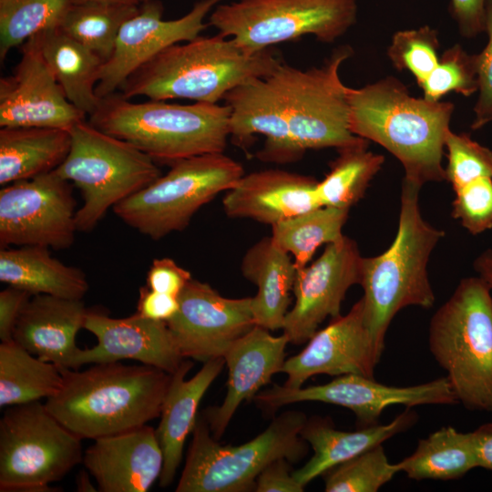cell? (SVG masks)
<instances>
[{
	"instance_id": "cell-27",
	"label": "cell",
	"mask_w": 492,
	"mask_h": 492,
	"mask_svg": "<svg viewBox=\"0 0 492 492\" xmlns=\"http://www.w3.org/2000/svg\"><path fill=\"white\" fill-rule=\"evenodd\" d=\"M416 419L417 415L408 409L386 425L375 424L354 431L338 430L323 418L306 422L301 436L312 446L313 456L293 471V477L305 487L333 467L409 429Z\"/></svg>"
},
{
	"instance_id": "cell-28",
	"label": "cell",
	"mask_w": 492,
	"mask_h": 492,
	"mask_svg": "<svg viewBox=\"0 0 492 492\" xmlns=\"http://www.w3.org/2000/svg\"><path fill=\"white\" fill-rule=\"evenodd\" d=\"M241 270L258 289L251 297L255 325L269 331L282 329L297 272L289 253L271 236L264 237L247 250Z\"/></svg>"
},
{
	"instance_id": "cell-23",
	"label": "cell",
	"mask_w": 492,
	"mask_h": 492,
	"mask_svg": "<svg viewBox=\"0 0 492 492\" xmlns=\"http://www.w3.org/2000/svg\"><path fill=\"white\" fill-rule=\"evenodd\" d=\"M313 177L269 169L243 174L222 200L230 218H246L271 226L322 207Z\"/></svg>"
},
{
	"instance_id": "cell-52",
	"label": "cell",
	"mask_w": 492,
	"mask_h": 492,
	"mask_svg": "<svg viewBox=\"0 0 492 492\" xmlns=\"http://www.w3.org/2000/svg\"><path fill=\"white\" fill-rule=\"evenodd\" d=\"M82 2H104V3H124V4L136 3V4H140L138 0H77V3H82Z\"/></svg>"
},
{
	"instance_id": "cell-5",
	"label": "cell",
	"mask_w": 492,
	"mask_h": 492,
	"mask_svg": "<svg viewBox=\"0 0 492 492\" xmlns=\"http://www.w3.org/2000/svg\"><path fill=\"white\" fill-rule=\"evenodd\" d=\"M228 105L164 100L134 103L114 92L102 97L89 123L155 160L170 163L199 155L223 153L230 136Z\"/></svg>"
},
{
	"instance_id": "cell-34",
	"label": "cell",
	"mask_w": 492,
	"mask_h": 492,
	"mask_svg": "<svg viewBox=\"0 0 492 492\" xmlns=\"http://www.w3.org/2000/svg\"><path fill=\"white\" fill-rule=\"evenodd\" d=\"M349 210L322 206L272 226V240L292 254L298 269L308 265L316 250L338 241Z\"/></svg>"
},
{
	"instance_id": "cell-51",
	"label": "cell",
	"mask_w": 492,
	"mask_h": 492,
	"mask_svg": "<svg viewBox=\"0 0 492 492\" xmlns=\"http://www.w3.org/2000/svg\"><path fill=\"white\" fill-rule=\"evenodd\" d=\"M92 476L86 470H80L76 477V489L79 492H95L98 489L91 482Z\"/></svg>"
},
{
	"instance_id": "cell-7",
	"label": "cell",
	"mask_w": 492,
	"mask_h": 492,
	"mask_svg": "<svg viewBox=\"0 0 492 492\" xmlns=\"http://www.w3.org/2000/svg\"><path fill=\"white\" fill-rule=\"evenodd\" d=\"M306 422L304 414L286 411L253 439L231 446L220 444L198 417L175 491H254L257 477L270 463L295 462L306 455L307 442L301 436Z\"/></svg>"
},
{
	"instance_id": "cell-37",
	"label": "cell",
	"mask_w": 492,
	"mask_h": 492,
	"mask_svg": "<svg viewBox=\"0 0 492 492\" xmlns=\"http://www.w3.org/2000/svg\"><path fill=\"white\" fill-rule=\"evenodd\" d=\"M77 0H0V58L30 37L59 27Z\"/></svg>"
},
{
	"instance_id": "cell-49",
	"label": "cell",
	"mask_w": 492,
	"mask_h": 492,
	"mask_svg": "<svg viewBox=\"0 0 492 492\" xmlns=\"http://www.w3.org/2000/svg\"><path fill=\"white\" fill-rule=\"evenodd\" d=\"M472 433L478 467L492 471V423L481 425Z\"/></svg>"
},
{
	"instance_id": "cell-30",
	"label": "cell",
	"mask_w": 492,
	"mask_h": 492,
	"mask_svg": "<svg viewBox=\"0 0 492 492\" xmlns=\"http://www.w3.org/2000/svg\"><path fill=\"white\" fill-rule=\"evenodd\" d=\"M34 37L67 98L85 115H92L101 100L96 86L104 61L60 27L45 30Z\"/></svg>"
},
{
	"instance_id": "cell-18",
	"label": "cell",
	"mask_w": 492,
	"mask_h": 492,
	"mask_svg": "<svg viewBox=\"0 0 492 492\" xmlns=\"http://www.w3.org/2000/svg\"><path fill=\"white\" fill-rule=\"evenodd\" d=\"M86 115L67 98L46 64L36 40L23 44L13 73L0 79V127L70 129Z\"/></svg>"
},
{
	"instance_id": "cell-6",
	"label": "cell",
	"mask_w": 492,
	"mask_h": 492,
	"mask_svg": "<svg viewBox=\"0 0 492 492\" xmlns=\"http://www.w3.org/2000/svg\"><path fill=\"white\" fill-rule=\"evenodd\" d=\"M478 276L460 281L432 316L429 350L457 402L466 409L492 412V294Z\"/></svg>"
},
{
	"instance_id": "cell-9",
	"label": "cell",
	"mask_w": 492,
	"mask_h": 492,
	"mask_svg": "<svg viewBox=\"0 0 492 492\" xmlns=\"http://www.w3.org/2000/svg\"><path fill=\"white\" fill-rule=\"evenodd\" d=\"M155 181L112 210L127 225L158 241L183 231L193 215L244 174L241 163L223 153L176 160Z\"/></svg>"
},
{
	"instance_id": "cell-42",
	"label": "cell",
	"mask_w": 492,
	"mask_h": 492,
	"mask_svg": "<svg viewBox=\"0 0 492 492\" xmlns=\"http://www.w3.org/2000/svg\"><path fill=\"white\" fill-rule=\"evenodd\" d=\"M455 192L453 218L473 235L492 229V178L475 179Z\"/></svg>"
},
{
	"instance_id": "cell-20",
	"label": "cell",
	"mask_w": 492,
	"mask_h": 492,
	"mask_svg": "<svg viewBox=\"0 0 492 492\" xmlns=\"http://www.w3.org/2000/svg\"><path fill=\"white\" fill-rule=\"evenodd\" d=\"M84 329L93 333L97 343L80 350L72 369L129 359L172 374L184 360L167 322L153 321L137 312L128 317L112 318L88 311Z\"/></svg>"
},
{
	"instance_id": "cell-19",
	"label": "cell",
	"mask_w": 492,
	"mask_h": 492,
	"mask_svg": "<svg viewBox=\"0 0 492 492\" xmlns=\"http://www.w3.org/2000/svg\"><path fill=\"white\" fill-rule=\"evenodd\" d=\"M307 343L299 354L284 361L281 372L287 379L283 385L301 387L316 374L374 377L381 358L365 323L362 299L345 315L332 319Z\"/></svg>"
},
{
	"instance_id": "cell-40",
	"label": "cell",
	"mask_w": 492,
	"mask_h": 492,
	"mask_svg": "<svg viewBox=\"0 0 492 492\" xmlns=\"http://www.w3.org/2000/svg\"><path fill=\"white\" fill-rule=\"evenodd\" d=\"M438 48L437 31L425 26L396 32L387 55L397 70H408L420 86L439 62Z\"/></svg>"
},
{
	"instance_id": "cell-13",
	"label": "cell",
	"mask_w": 492,
	"mask_h": 492,
	"mask_svg": "<svg viewBox=\"0 0 492 492\" xmlns=\"http://www.w3.org/2000/svg\"><path fill=\"white\" fill-rule=\"evenodd\" d=\"M69 181L55 170L0 190V246L69 248L77 231Z\"/></svg>"
},
{
	"instance_id": "cell-44",
	"label": "cell",
	"mask_w": 492,
	"mask_h": 492,
	"mask_svg": "<svg viewBox=\"0 0 492 492\" xmlns=\"http://www.w3.org/2000/svg\"><path fill=\"white\" fill-rule=\"evenodd\" d=\"M191 274L170 258L155 259L147 273V287L152 291L179 297Z\"/></svg>"
},
{
	"instance_id": "cell-4",
	"label": "cell",
	"mask_w": 492,
	"mask_h": 492,
	"mask_svg": "<svg viewBox=\"0 0 492 492\" xmlns=\"http://www.w3.org/2000/svg\"><path fill=\"white\" fill-rule=\"evenodd\" d=\"M420 190L403 179L394 241L381 254L362 258L364 320L380 357L388 327L400 310L408 306L428 309L435 303L427 263L445 232L422 217Z\"/></svg>"
},
{
	"instance_id": "cell-53",
	"label": "cell",
	"mask_w": 492,
	"mask_h": 492,
	"mask_svg": "<svg viewBox=\"0 0 492 492\" xmlns=\"http://www.w3.org/2000/svg\"><path fill=\"white\" fill-rule=\"evenodd\" d=\"M140 4L141 3H145V2H148V1H151V0H138Z\"/></svg>"
},
{
	"instance_id": "cell-2",
	"label": "cell",
	"mask_w": 492,
	"mask_h": 492,
	"mask_svg": "<svg viewBox=\"0 0 492 492\" xmlns=\"http://www.w3.org/2000/svg\"><path fill=\"white\" fill-rule=\"evenodd\" d=\"M60 370L61 387L45 405L82 440L125 432L159 417L171 380L159 368L120 361Z\"/></svg>"
},
{
	"instance_id": "cell-17",
	"label": "cell",
	"mask_w": 492,
	"mask_h": 492,
	"mask_svg": "<svg viewBox=\"0 0 492 492\" xmlns=\"http://www.w3.org/2000/svg\"><path fill=\"white\" fill-rule=\"evenodd\" d=\"M224 0H200L178 19L163 20V5L151 0L140 4L139 11L119 30L113 54L101 68L96 93L105 97L122 86L138 67L165 48L200 36L209 24L205 17Z\"/></svg>"
},
{
	"instance_id": "cell-12",
	"label": "cell",
	"mask_w": 492,
	"mask_h": 492,
	"mask_svg": "<svg viewBox=\"0 0 492 492\" xmlns=\"http://www.w3.org/2000/svg\"><path fill=\"white\" fill-rule=\"evenodd\" d=\"M352 55L350 46H340L321 67L302 70L282 62L267 76L282 97L292 139L302 155L308 149L368 146L350 129L349 87L339 76Z\"/></svg>"
},
{
	"instance_id": "cell-48",
	"label": "cell",
	"mask_w": 492,
	"mask_h": 492,
	"mask_svg": "<svg viewBox=\"0 0 492 492\" xmlns=\"http://www.w3.org/2000/svg\"><path fill=\"white\" fill-rule=\"evenodd\" d=\"M179 310V299L173 295L155 292L147 286L139 289L137 313L159 322H168Z\"/></svg>"
},
{
	"instance_id": "cell-33",
	"label": "cell",
	"mask_w": 492,
	"mask_h": 492,
	"mask_svg": "<svg viewBox=\"0 0 492 492\" xmlns=\"http://www.w3.org/2000/svg\"><path fill=\"white\" fill-rule=\"evenodd\" d=\"M63 382L59 367L34 355L14 341L0 343V406L46 400Z\"/></svg>"
},
{
	"instance_id": "cell-31",
	"label": "cell",
	"mask_w": 492,
	"mask_h": 492,
	"mask_svg": "<svg viewBox=\"0 0 492 492\" xmlns=\"http://www.w3.org/2000/svg\"><path fill=\"white\" fill-rule=\"evenodd\" d=\"M71 146L68 129L46 127L0 128V184L29 179L55 170Z\"/></svg>"
},
{
	"instance_id": "cell-22",
	"label": "cell",
	"mask_w": 492,
	"mask_h": 492,
	"mask_svg": "<svg viewBox=\"0 0 492 492\" xmlns=\"http://www.w3.org/2000/svg\"><path fill=\"white\" fill-rule=\"evenodd\" d=\"M288 343L284 333L274 336L255 325L228 348L223 355L228 367L226 396L220 405L207 407L202 414L215 439L224 434L241 404L253 399L282 371Z\"/></svg>"
},
{
	"instance_id": "cell-46",
	"label": "cell",
	"mask_w": 492,
	"mask_h": 492,
	"mask_svg": "<svg viewBox=\"0 0 492 492\" xmlns=\"http://www.w3.org/2000/svg\"><path fill=\"white\" fill-rule=\"evenodd\" d=\"M487 0H451L450 12L460 34L475 37L486 30V5Z\"/></svg>"
},
{
	"instance_id": "cell-32",
	"label": "cell",
	"mask_w": 492,
	"mask_h": 492,
	"mask_svg": "<svg viewBox=\"0 0 492 492\" xmlns=\"http://www.w3.org/2000/svg\"><path fill=\"white\" fill-rule=\"evenodd\" d=\"M414 480H454L478 467L472 433L444 426L418 441L415 450L398 462Z\"/></svg>"
},
{
	"instance_id": "cell-36",
	"label": "cell",
	"mask_w": 492,
	"mask_h": 492,
	"mask_svg": "<svg viewBox=\"0 0 492 492\" xmlns=\"http://www.w3.org/2000/svg\"><path fill=\"white\" fill-rule=\"evenodd\" d=\"M368 146L338 149L316 191L322 206L348 209L364 195L371 180L381 169L384 158L367 150Z\"/></svg>"
},
{
	"instance_id": "cell-26",
	"label": "cell",
	"mask_w": 492,
	"mask_h": 492,
	"mask_svg": "<svg viewBox=\"0 0 492 492\" xmlns=\"http://www.w3.org/2000/svg\"><path fill=\"white\" fill-rule=\"evenodd\" d=\"M224 364L223 357L210 359L204 362L193 377L186 379L193 362L184 359L171 374L161 406L159 424L155 429L163 453L159 477L161 487H167L173 482L182 460L186 439L192 433L198 419L199 405Z\"/></svg>"
},
{
	"instance_id": "cell-43",
	"label": "cell",
	"mask_w": 492,
	"mask_h": 492,
	"mask_svg": "<svg viewBox=\"0 0 492 492\" xmlns=\"http://www.w3.org/2000/svg\"><path fill=\"white\" fill-rule=\"evenodd\" d=\"M487 43L475 55L478 82V97L474 107L472 129L482 128L492 122V0L486 5V30Z\"/></svg>"
},
{
	"instance_id": "cell-39",
	"label": "cell",
	"mask_w": 492,
	"mask_h": 492,
	"mask_svg": "<svg viewBox=\"0 0 492 492\" xmlns=\"http://www.w3.org/2000/svg\"><path fill=\"white\" fill-rule=\"evenodd\" d=\"M420 87L423 97L435 102L449 92L471 96L478 90L475 55L468 54L458 44L447 48Z\"/></svg>"
},
{
	"instance_id": "cell-50",
	"label": "cell",
	"mask_w": 492,
	"mask_h": 492,
	"mask_svg": "<svg viewBox=\"0 0 492 492\" xmlns=\"http://www.w3.org/2000/svg\"><path fill=\"white\" fill-rule=\"evenodd\" d=\"M473 267L478 277L492 290V250L480 253L474 261Z\"/></svg>"
},
{
	"instance_id": "cell-3",
	"label": "cell",
	"mask_w": 492,
	"mask_h": 492,
	"mask_svg": "<svg viewBox=\"0 0 492 492\" xmlns=\"http://www.w3.org/2000/svg\"><path fill=\"white\" fill-rule=\"evenodd\" d=\"M282 62L272 47L256 54L244 52L221 34L172 45L133 72L119 87L130 99L174 98L218 104L233 88L265 77Z\"/></svg>"
},
{
	"instance_id": "cell-47",
	"label": "cell",
	"mask_w": 492,
	"mask_h": 492,
	"mask_svg": "<svg viewBox=\"0 0 492 492\" xmlns=\"http://www.w3.org/2000/svg\"><path fill=\"white\" fill-rule=\"evenodd\" d=\"M32 294L25 290L9 286L0 292V339L13 341L17 320Z\"/></svg>"
},
{
	"instance_id": "cell-8",
	"label": "cell",
	"mask_w": 492,
	"mask_h": 492,
	"mask_svg": "<svg viewBox=\"0 0 492 492\" xmlns=\"http://www.w3.org/2000/svg\"><path fill=\"white\" fill-rule=\"evenodd\" d=\"M70 150L55 169L81 192L77 231L89 232L109 209L161 176L156 160L83 120L69 129Z\"/></svg>"
},
{
	"instance_id": "cell-25",
	"label": "cell",
	"mask_w": 492,
	"mask_h": 492,
	"mask_svg": "<svg viewBox=\"0 0 492 492\" xmlns=\"http://www.w3.org/2000/svg\"><path fill=\"white\" fill-rule=\"evenodd\" d=\"M87 312L82 300L32 295L17 320L13 341L59 369H72L81 350L76 337Z\"/></svg>"
},
{
	"instance_id": "cell-29",
	"label": "cell",
	"mask_w": 492,
	"mask_h": 492,
	"mask_svg": "<svg viewBox=\"0 0 492 492\" xmlns=\"http://www.w3.org/2000/svg\"><path fill=\"white\" fill-rule=\"evenodd\" d=\"M0 281L30 292L82 300L89 289L85 272L51 256L40 246L0 251Z\"/></svg>"
},
{
	"instance_id": "cell-15",
	"label": "cell",
	"mask_w": 492,
	"mask_h": 492,
	"mask_svg": "<svg viewBox=\"0 0 492 492\" xmlns=\"http://www.w3.org/2000/svg\"><path fill=\"white\" fill-rule=\"evenodd\" d=\"M362 258L356 242L343 235L326 244L312 264L297 270L292 289L295 302L282 327L289 343H307L325 319L341 315L347 291L360 284Z\"/></svg>"
},
{
	"instance_id": "cell-1",
	"label": "cell",
	"mask_w": 492,
	"mask_h": 492,
	"mask_svg": "<svg viewBox=\"0 0 492 492\" xmlns=\"http://www.w3.org/2000/svg\"><path fill=\"white\" fill-rule=\"evenodd\" d=\"M348 99L351 131L393 154L404 167L405 180L421 188L446 180L442 159L453 103L415 97L392 77L349 87Z\"/></svg>"
},
{
	"instance_id": "cell-10",
	"label": "cell",
	"mask_w": 492,
	"mask_h": 492,
	"mask_svg": "<svg viewBox=\"0 0 492 492\" xmlns=\"http://www.w3.org/2000/svg\"><path fill=\"white\" fill-rule=\"evenodd\" d=\"M82 439L40 401L7 406L0 420V491L54 492L82 463Z\"/></svg>"
},
{
	"instance_id": "cell-11",
	"label": "cell",
	"mask_w": 492,
	"mask_h": 492,
	"mask_svg": "<svg viewBox=\"0 0 492 492\" xmlns=\"http://www.w3.org/2000/svg\"><path fill=\"white\" fill-rule=\"evenodd\" d=\"M357 11V0H237L215 6L209 26L256 54L306 35L333 43L354 25Z\"/></svg>"
},
{
	"instance_id": "cell-38",
	"label": "cell",
	"mask_w": 492,
	"mask_h": 492,
	"mask_svg": "<svg viewBox=\"0 0 492 492\" xmlns=\"http://www.w3.org/2000/svg\"><path fill=\"white\" fill-rule=\"evenodd\" d=\"M400 472L391 464L381 445L342 463L324 476L326 492H376Z\"/></svg>"
},
{
	"instance_id": "cell-14",
	"label": "cell",
	"mask_w": 492,
	"mask_h": 492,
	"mask_svg": "<svg viewBox=\"0 0 492 492\" xmlns=\"http://www.w3.org/2000/svg\"><path fill=\"white\" fill-rule=\"evenodd\" d=\"M253 400L266 410H277L300 402H322L350 409L358 425L378 424L382 412L393 405L408 408L422 405L457 403L447 377L410 386H394L377 383L374 377L343 374L324 384L292 388L274 384L258 393Z\"/></svg>"
},
{
	"instance_id": "cell-24",
	"label": "cell",
	"mask_w": 492,
	"mask_h": 492,
	"mask_svg": "<svg viewBox=\"0 0 492 492\" xmlns=\"http://www.w3.org/2000/svg\"><path fill=\"white\" fill-rule=\"evenodd\" d=\"M224 100L231 108L230 136L244 143L256 134L265 137L259 159L289 163L302 157L292 139L282 97L268 77L233 88Z\"/></svg>"
},
{
	"instance_id": "cell-41",
	"label": "cell",
	"mask_w": 492,
	"mask_h": 492,
	"mask_svg": "<svg viewBox=\"0 0 492 492\" xmlns=\"http://www.w3.org/2000/svg\"><path fill=\"white\" fill-rule=\"evenodd\" d=\"M447 151L446 180L456 190L480 178H492V150L473 140L467 134L451 129L445 139Z\"/></svg>"
},
{
	"instance_id": "cell-35",
	"label": "cell",
	"mask_w": 492,
	"mask_h": 492,
	"mask_svg": "<svg viewBox=\"0 0 492 492\" xmlns=\"http://www.w3.org/2000/svg\"><path fill=\"white\" fill-rule=\"evenodd\" d=\"M139 8L136 3H76L59 27L105 63L113 54L120 28Z\"/></svg>"
},
{
	"instance_id": "cell-21",
	"label": "cell",
	"mask_w": 492,
	"mask_h": 492,
	"mask_svg": "<svg viewBox=\"0 0 492 492\" xmlns=\"http://www.w3.org/2000/svg\"><path fill=\"white\" fill-rule=\"evenodd\" d=\"M82 463L101 492H146L159 479L163 453L149 425L94 440Z\"/></svg>"
},
{
	"instance_id": "cell-16",
	"label": "cell",
	"mask_w": 492,
	"mask_h": 492,
	"mask_svg": "<svg viewBox=\"0 0 492 492\" xmlns=\"http://www.w3.org/2000/svg\"><path fill=\"white\" fill-rule=\"evenodd\" d=\"M178 299L179 310L167 324L184 359L204 363L223 357L255 326L251 297H223L209 283L191 279Z\"/></svg>"
},
{
	"instance_id": "cell-45",
	"label": "cell",
	"mask_w": 492,
	"mask_h": 492,
	"mask_svg": "<svg viewBox=\"0 0 492 492\" xmlns=\"http://www.w3.org/2000/svg\"><path fill=\"white\" fill-rule=\"evenodd\" d=\"M290 461L285 458L270 463L256 478V492H302V486L293 477Z\"/></svg>"
}]
</instances>
